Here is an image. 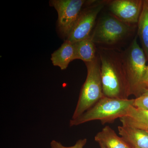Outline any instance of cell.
Returning a JSON list of instances; mask_svg holds the SVG:
<instances>
[{
	"mask_svg": "<svg viewBox=\"0 0 148 148\" xmlns=\"http://www.w3.org/2000/svg\"><path fill=\"white\" fill-rule=\"evenodd\" d=\"M134 99H120L103 97L90 109L75 119L70 121L71 127L92 121L99 120L102 124L113 122L127 115Z\"/></svg>",
	"mask_w": 148,
	"mask_h": 148,
	"instance_id": "3957f363",
	"label": "cell"
},
{
	"mask_svg": "<svg viewBox=\"0 0 148 148\" xmlns=\"http://www.w3.org/2000/svg\"><path fill=\"white\" fill-rule=\"evenodd\" d=\"M121 137L131 148H148V132L135 127L122 125L118 127Z\"/></svg>",
	"mask_w": 148,
	"mask_h": 148,
	"instance_id": "9c48e42d",
	"label": "cell"
},
{
	"mask_svg": "<svg viewBox=\"0 0 148 148\" xmlns=\"http://www.w3.org/2000/svg\"><path fill=\"white\" fill-rule=\"evenodd\" d=\"M75 59H80L86 63L94 61L96 58L95 43L90 38L74 43Z\"/></svg>",
	"mask_w": 148,
	"mask_h": 148,
	"instance_id": "4fadbf2b",
	"label": "cell"
},
{
	"mask_svg": "<svg viewBox=\"0 0 148 148\" xmlns=\"http://www.w3.org/2000/svg\"><path fill=\"white\" fill-rule=\"evenodd\" d=\"M92 1L84 0H51L50 5L58 13V29L62 37L67 38L85 5Z\"/></svg>",
	"mask_w": 148,
	"mask_h": 148,
	"instance_id": "8992f818",
	"label": "cell"
},
{
	"mask_svg": "<svg viewBox=\"0 0 148 148\" xmlns=\"http://www.w3.org/2000/svg\"><path fill=\"white\" fill-rule=\"evenodd\" d=\"M138 24V36L148 64V0L143 1V9Z\"/></svg>",
	"mask_w": 148,
	"mask_h": 148,
	"instance_id": "5bb4252c",
	"label": "cell"
},
{
	"mask_svg": "<svg viewBox=\"0 0 148 148\" xmlns=\"http://www.w3.org/2000/svg\"><path fill=\"white\" fill-rule=\"evenodd\" d=\"M99 145L106 148H131L121 137L118 136L115 131L107 125L98 132L94 138Z\"/></svg>",
	"mask_w": 148,
	"mask_h": 148,
	"instance_id": "7c38bea8",
	"label": "cell"
},
{
	"mask_svg": "<svg viewBox=\"0 0 148 148\" xmlns=\"http://www.w3.org/2000/svg\"><path fill=\"white\" fill-rule=\"evenodd\" d=\"M51 60L54 66L61 70L68 68L69 64L75 60V48L74 43L66 40L61 47L51 54Z\"/></svg>",
	"mask_w": 148,
	"mask_h": 148,
	"instance_id": "8fae6325",
	"label": "cell"
},
{
	"mask_svg": "<svg viewBox=\"0 0 148 148\" xmlns=\"http://www.w3.org/2000/svg\"><path fill=\"white\" fill-rule=\"evenodd\" d=\"M95 1L83 9L66 40L74 43L90 38L97 16L105 5V2Z\"/></svg>",
	"mask_w": 148,
	"mask_h": 148,
	"instance_id": "52a82bcc",
	"label": "cell"
},
{
	"mask_svg": "<svg viewBox=\"0 0 148 148\" xmlns=\"http://www.w3.org/2000/svg\"><path fill=\"white\" fill-rule=\"evenodd\" d=\"M99 58L86 63L87 74L80 92L78 101L72 119H75L90 109L104 97Z\"/></svg>",
	"mask_w": 148,
	"mask_h": 148,
	"instance_id": "277c9868",
	"label": "cell"
},
{
	"mask_svg": "<svg viewBox=\"0 0 148 148\" xmlns=\"http://www.w3.org/2000/svg\"><path fill=\"white\" fill-rule=\"evenodd\" d=\"M123 58L130 95L138 98L148 89V65L145 54L137 41V36L123 53Z\"/></svg>",
	"mask_w": 148,
	"mask_h": 148,
	"instance_id": "7a4b0ae2",
	"label": "cell"
},
{
	"mask_svg": "<svg viewBox=\"0 0 148 148\" xmlns=\"http://www.w3.org/2000/svg\"><path fill=\"white\" fill-rule=\"evenodd\" d=\"M104 96L127 99L130 96L123 53L113 49L102 48L99 52Z\"/></svg>",
	"mask_w": 148,
	"mask_h": 148,
	"instance_id": "6da1fadb",
	"label": "cell"
},
{
	"mask_svg": "<svg viewBox=\"0 0 148 148\" xmlns=\"http://www.w3.org/2000/svg\"><path fill=\"white\" fill-rule=\"evenodd\" d=\"M142 0H114L109 8L114 16L127 24L138 23L142 9Z\"/></svg>",
	"mask_w": 148,
	"mask_h": 148,
	"instance_id": "ba28073f",
	"label": "cell"
},
{
	"mask_svg": "<svg viewBox=\"0 0 148 148\" xmlns=\"http://www.w3.org/2000/svg\"><path fill=\"white\" fill-rule=\"evenodd\" d=\"M120 120L122 125L143 130L148 132V110L130 106L127 115Z\"/></svg>",
	"mask_w": 148,
	"mask_h": 148,
	"instance_id": "30bf717a",
	"label": "cell"
},
{
	"mask_svg": "<svg viewBox=\"0 0 148 148\" xmlns=\"http://www.w3.org/2000/svg\"><path fill=\"white\" fill-rule=\"evenodd\" d=\"M130 31L128 24L108 15L99 21L90 38L94 43L111 45L127 36Z\"/></svg>",
	"mask_w": 148,
	"mask_h": 148,
	"instance_id": "5b68a950",
	"label": "cell"
},
{
	"mask_svg": "<svg viewBox=\"0 0 148 148\" xmlns=\"http://www.w3.org/2000/svg\"><path fill=\"white\" fill-rule=\"evenodd\" d=\"M133 106L138 108L148 110V89L142 95L134 99Z\"/></svg>",
	"mask_w": 148,
	"mask_h": 148,
	"instance_id": "9a60e30c",
	"label": "cell"
},
{
	"mask_svg": "<svg viewBox=\"0 0 148 148\" xmlns=\"http://www.w3.org/2000/svg\"><path fill=\"white\" fill-rule=\"evenodd\" d=\"M100 145L101 148H106L104 146L102 145Z\"/></svg>",
	"mask_w": 148,
	"mask_h": 148,
	"instance_id": "ac0fdd59",
	"label": "cell"
},
{
	"mask_svg": "<svg viewBox=\"0 0 148 148\" xmlns=\"http://www.w3.org/2000/svg\"><path fill=\"white\" fill-rule=\"evenodd\" d=\"M87 143V139L84 138L78 140L75 145L71 147H65L59 142L52 140L50 143V148H83Z\"/></svg>",
	"mask_w": 148,
	"mask_h": 148,
	"instance_id": "2e32d148",
	"label": "cell"
},
{
	"mask_svg": "<svg viewBox=\"0 0 148 148\" xmlns=\"http://www.w3.org/2000/svg\"><path fill=\"white\" fill-rule=\"evenodd\" d=\"M147 85L148 89V71H147Z\"/></svg>",
	"mask_w": 148,
	"mask_h": 148,
	"instance_id": "e0dca14e",
	"label": "cell"
}]
</instances>
